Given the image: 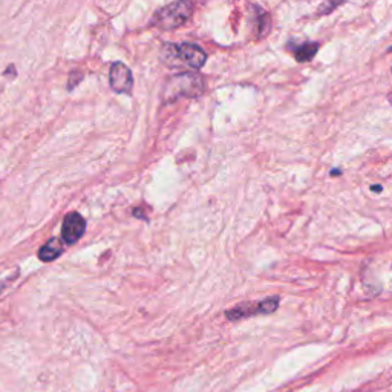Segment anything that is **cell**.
I'll use <instances>...</instances> for the list:
<instances>
[{
    "label": "cell",
    "instance_id": "5b68a950",
    "mask_svg": "<svg viewBox=\"0 0 392 392\" xmlns=\"http://www.w3.org/2000/svg\"><path fill=\"white\" fill-rule=\"evenodd\" d=\"M173 85H169L170 91H173L172 96H187V97H195L201 94L202 91V80L200 76H190L185 74L181 77H175L173 78Z\"/></svg>",
    "mask_w": 392,
    "mask_h": 392
},
{
    "label": "cell",
    "instance_id": "9c48e42d",
    "mask_svg": "<svg viewBox=\"0 0 392 392\" xmlns=\"http://www.w3.org/2000/svg\"><path fill=\"white\" fill-rule=\"evenodd\" d=\"M344 2H345V0H325V2L322 4V6L317 9V14L319 16H325V14L333 13L334 9L339 8Z\"/></svg>",
    "mask_w": 392,
    "mask_h": 392
},
{
    "label": "cell",
    "instance_id": "7a4b0ae2",
    "mask_svg": "<svg viewBox=\"0 0 392 392\" xmlns=\"http://www.w3.org/2000/svg\"><path fill=\"white\" fill-rule=\"evenodd\" d=\"M279 297H268L265 301H261L259 304H241L234 306L225 313L227 319L232 322L241 321V319H247L257 314H272L277 308H279Z\"/></svg>",
    "mask_w": 392,
    "mask_h": 392
},
{
    "label": "cell",
    "instance_id": "7c38bea8",
    "mask_svg": "<svg viewBox=\"0 0 392 392\" xmlns=\"http://www.w3.org/2000/svg\"><path fill=\"white\" fill-rule=\"evenodd\" d=\"M389 51H392V48H389Z\"/></svg>",
    "mask_w": 392,
    "mask_h": 392
},
{
    "label": "cell",
    "instance_id": "8992f818",
    "mask_svg": "<svg viewBox=\"0 0 392 392\" xmlns=\"http://www.w3.org/2000/svg\"><path fill=\"white\" fill-rule=\"evenodd\" d=\"M177 54L184 61L185 65H189L193 69H200L204 66L205 60H207V54L204 53L202 48L198 45H190V43H184L177 48Z\"/></svg>",
    "mask_w": 392,
    "mask_h": 392
},
{
    "label": "cell",
    "instance_id": "8fae6325",
    "mask_svg": "<svg viewBox=\"0 0 392 392\" xmlns=\"http://www.w3.org/2000/svg\"><path fill=\"white\" fill-rule=\"evenodd\" d=\"M340 173H342V170H340V169H334V170H331V175H334V177H336V175H340Z\"/></svg>",
    "mask_w": 392,
    "mask_h": 392
},
{
    "label": "cell",
    "instance_id": "3957f363",
    "mask_svg": "<svg viewBox=\"0 0 392 392\" xmlns=\"http://www.w3.org/2000/svg\"><path fill=\"white\" fill-rule=\"evenodd\" d=\"M86 230V221L83 216L77 212H72L66 215L63 220V225H61V238L69 245L76 244L81 236L85 234Z\"/></svg>",
    "mask_w": 392,
    "mask_h": 392
},
{
    "label": "cell",
    "instance_id": "277c9868",
    "mask_svg": "<svg viewBox=\"0 0 392 392\" xmlns=\"http://www.w3.org/2000/svg\"><path fill=\"white\" fill-rule=\"evenodd\" d=\"M110 86L115 92H120V94H128L132 89L133 85V78H132V72L126 65L120 63H113L110 68V76H109Z\"/></svg>",
    "mask_w": 392,
    "mask_h": 392
},
{
    "label": "cell",
    "instance_id": "52a82bcc",
    "mask_svg": "<svg viewBox=\"0 0 392 392\" xmlns=\"http://www.w3.org/2000/svg\"><path fill=\"white\" fill-rule=\"evenodd\" d=\"M61 252H63V245H61V242L58 239L53 238L38 250V259L43 262H51V261H54L56 257H58L61 254Z\"/></svg>",
    "mask_w": 392,
    "mask_h": 392
},
{
    "label": "cell",
    "instance_id": "30bf717a",
    "mask_svg": "<svg viewBox=\"0 0 392 392\" xmlns=\"http://www.w3.org/2000/svg\"><path fill=\"white\" fill-rule=\"evenodd\" d=\"M371 189H373V192H376V193H380L381 190H383V187H381V185H373V187H371Z\"/></svg>",
    "mask_w": 392,
    "mask_h": 392
},
{
    "label": "cell",
    "instance_id": "ba28073f",
    "mask_svg": "<svg viewBox=\"0 0 392 392\" xmlns=\"http://www.w3.org/2000/svg\"><path fill=\"white\" fill-rule=\"evenodd\" d=\"M293 51V56L296 57V60L299 61V63H304V61H311L317 51H319V43L316 42H306V43H302V45H296L292 48Z\"/></svg>",
    "mask_w": 392,
    "mask_h": 392
},
{
    "label": "cell",
    "instance_id": "6da1fadb",
    "mask_svg": "<svg viewBox=\"0 0 392 392\" xmlns=\"http://www.w3.org/2000/svg\"><path fill=\"white\" fill-rule=\"evenodd\" d=\"M193 5L190 0H178L163 8L153 19V25L161 29H175L189 20Z\"/></svg>",
    "mask_w": 392,
    "mask_h": 392
}]
</instances>
